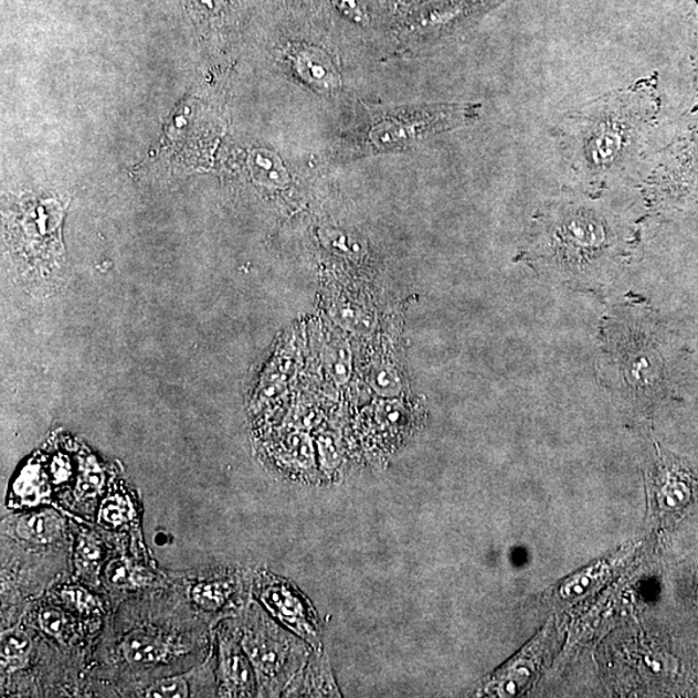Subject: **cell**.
<instances>
[{
	"instance_id": "obj_1",
	"label": "cell",
	"mask_w": 698,
	"mask_h": 698,
	"mask_svg": "<svg viewBox=\"0 0 698 698\" xmlns=\"http://www.w3.org/2000/svg\"><path fill=\"white\" fill-rule=\"evenodd\" d=\"M656 78L614 91L583 105L564 126L568 159L577 172L601 180L641 155L644 136L658 112Z\"/></svg>"
},
{
	"instance_id": "obj_2",
	"label": "cell",
	"mask_w": 698,
	"mask_h": 698,
	"mask_svg": "<svg viewBox=\"0 0 698 698\" xmlns=\"http://www.w3.org/2000/svg\"><path fill=\"white\" fill-rule=\"evenodd\" d=\"M626 231L616 219L586 203H558L535 225V253L565 271L580 272L620 254Z\"/></svg>"
},
{
	"instance_id": "obj_3",
	"label": "cell",
	"mask_w": 698,
	"mask_h": 698,
	"mask_svg": "<svg viewBox=\"0 0 698 698\" xmlns=\"http://www.w3.org/2000/svg\"><path fill=\"white\" fill-rule=\"evenodd\" d=\"M479 108L473 104L432 105L391 112L370 127L360 150L369 155L406 148L427 136L474 123Z\"/></svg>"
},
{
	"instance_id": "obj_4",
	"label": "cell",
	"mask_w": 698,
	"mask_h": 698,
	"mask_svg": "<svg viewBox=\"0 0 698 698\" xmlns=\"http://www.w3.org/2000/svg\"><path fill=\"white\" fill-rule=\"evenodd\" d=\"M261 601L273 613V616L283 621L299 636L309 643L318 641V630L313 612L308 603L298 591L286 583L278 581H264L260 590Z\"/></svg>"
},
{
	"instance_id": "obj_5",
	"label": "cell",
	"mask_w": 698,
	"mask_h": 698,
	"mask_svg": "<svg viewBox=\"0 0 698 698\" xmlns=\"http://www.w3.org/2000/svg\"><path fill=\"white\" fill-rule=\"evenodd\" d=\"M242 647L262 680H275L285 669L288 646L277 634L264 627H253L244 635Z\"/></svg>"
},
{
	"instance_id": "obj_6",
	"label": "cell",
	"mask_w": 698,
	"mask_h": 698,
	"mask_svg": "<svg viewBox=\"0 0 698 698\" xmlns=\"http://www.w3.org/2000/svg\"><path fill=\"white\" fill-rule=\"evenodd\" d=\"M250 659L236 643H220V671L225 687L236 696H250L254 690V677Z\"/></svg>"
},
{
	"instance_id": "obj_7",
	"label": "cell",
	"mask_w": 698,
	"mask_h": 698,
	"mask_svg": "<svg viewBox=\"0 0 698 698\" xmlns=\"http://www.w3.org/2000/svg\"><path fill=\"white\" fill-rule=\"evenodd\" d=\"M123 654L128 663L150 665L165 662L172 648L161 636L147 632H134L125 637Z\"/></svg>"
},
{
	"instance_id": "obj_8",
	"label": "cell",
	"mask_w": 698,
	"mask_h": 698,
	"mask_svg": "<svg viewBox=\"0 0 698 698\" xmlns=\"http://www.w3.org/2000/svg\"><path fill=\"white\" fill-rule=\"evenodd\" d=\"M295 64L302 77L317 89L328 91L339 86V75L330 59L320 50L307 47L298 52Z\"/></svg>"
},
{
	"instance_id": "obj_9",
	"label": "cell",
	"mask_w": 698,
	"mask_h": 698,
	"mask_svg": "<svg viewBox=\"0 0 698 698\" xmlns=\"http://www.w3.org/2000/svg\"><path fill=\"white\" fill-rule=\"evenodd\" d=\"M63 529L62 518L55 511L44 510L22 516L18 521L17 533L24 541L49 544L62 536Z\"/></svg>"
},
{
	"instance_id": "obj_10",
	"label": "cell",
	"mask_w": 698,
	"mask_h": 698,
	"mask_svg": "<svg viewBox=\"0 0 698 698\" xmlns=\"http://www.w3.org/2000/svg\"><path fill=\"white\" fill-rule=\"evenodd\" d=\"M105 574L112 585L119 588L142 586L151 579V575L146 572V569L126 559L110 561L108 567H106Z\"/></svg>"
},
{
	"instance_id": "obj_11",
	"label": "cell",
	"mask_w": 698,
	"mask_h": 698,
	"mask_svg": "<svg viewBox=\"0 0 698 698\" xmlns=\"http://www.w3.org/2000/svg\"><path fill=\"white\" fill-rule=\"evenodd\" d=\"M326 369L338 383H346L351 377L352 358L349 347L343 341H336L328 347L325 356Z\"/></svg>"
},
{
	"instance_id": "obj_12",
	"label": "cell",
	"mask_w": 698,
	"mask_h": 698,
	"mask_svg": "<svg viewBox=\"0 0 698 698\" xmlns=\"http://www.w3.org/2000/svg\"><path fill=\"white\" fill-rule=\"evenodd\" d=\"M32 648L29 637L20 632H11L3 637L2 662L7 667L19 669L28 662Z\"/></svg>"
},
{
	"instance_id": "obj_13",
	"label": "cell",
	"mask_w": 698,
	"mask_h": 698,
	"mask_svg": "<svg viewBox=\"0 0 698 698\" xmlns=\"http://www.w3.org/2000/svg\"><path fill=\"white\" fill-rule=\"evenodd\" d=\"M192 597L204 611H218L226 602L228 588L220 582H203L194 586Z\"/></svg>"
},
{
	"instance_id": "obj_14",
	"label": "cell",
	"mask_w": 698,
	"mask_h": 698,
	"mask_svg": "<svg viewBox=\"0 0 698 698\" xmlns=\"http://www.w3.org/2000/svg\"><path fill=\"white\" fill-rule=\"evenodd\" d=\"M368 381L371 389L383 398L398 396L401 391V381L396 370L384 363L370 370Z\"/></svg>"
},
{
	"instance_id": "obj_15",
	"label": "cell",
	"mask_w": 698,
	"mask_h": 698,
	"mask_svg": "<svg viewBox=\"0 0 698 698\" xmlns=\"http://www.w3.org/2000/svg\"><path fill=\"white\" fill-rule=\"evenodd\" d=\"M105 475L95 459L89 458L82 463L78 493L81 497L94 498L104 489Z\"/></svg>"
},
{
	"instance_id": "obj_16",
	"label": "cell",
	"mask_w": 698,
	"mask_h": 698,
	"mask_svg": "<svg viewBox=\"0 0 698 698\" xmlns=\"http://www.w3.org/2000/svg\"><path fill=\"white\" fill-rule=\"evenodd\" d=\"M14 490L30 504L38 503V500H41L49 491L40 468L38 467L25 469L18 483L14 484Z\"/></svg>"
},
{
	"instance_id": "obj_17",
	"label": "cell",
	"mask_w": 698,
	"mask_h": 698,
	"mask_svg": "<svg viewBox=\"0 0 698 698\" xmlns=\"http://www.w3.org/2000/svg\"><path fill=\"white\" fill-rule=\"evenodd\" d=\"M131 505L119 496L106 498L101 510V521L110 527L124 526L131 520Z\"/></svg>"
},
{
	"instance_id": "obj_18",
	"label": "cell",
	"mask_w": 698,
	"mask_h": 698,
	"mask_svg": "<svg viewBox=\"0 0 698 698\" xmlns=\"http://www.w3.org/2000/svg\"><path fill=\"white\" fill-rule=\"evenodd\" d=\"M146 697L151 698H186L191 696L188 681L183 677H172L158 680L146 690Z\"/></svg>"
},
{
	"instance_id": "obj_19",
	"label": "cell",
	"mask_w": 698,
	"mask_h": 698,
	"mask_svg": "<svg viewBox=\"0 0 698 698\" xmlns=\"http://www.w3.org/2000/svg\"><path fill=\"white\" fill-rule=\"evenodd\" d=\"M77 556L82 567H95L103 556L102 543L97 537L91 533L83 535L77 546Z\"/></svg>"
},
{
	"instance_id": "obj_20",
	"label": "cell",
	"mask_w": 698,
	"mask_h": 698,
	"mask_svg": "<svg viewBox=\"0 0 698 698\" xmlns=\"http://www.w3.org/2000/svg\"><path fill=\"white\" fill-rule=\"evenodd\" d=\"M63 601L75 611L89 613L96 609V599L83 588H66L62 593Z\"/></svg>"
},
{
	"instance_id": "obj_21",
	"label": "cell",
	"mask_w": 698,
	"mask_h": 698,
	"mask_svg": "<svg viewBox=\"0 0 698 698\" xmlns=\"http://www.w3.org/2000/svg\"><path fill=\"white\" fill-rule=\"evenodd\" d=\"M40 625L45 634L55 639H63L66 618L63 612L56 609H44L40 614Z\"/></svg>"
},
{
	"instance_id": "obj_22",
	"label": "cell",
	"mask_w": 698,
	"mask_h": 698,
	"mask_svg": "<svg viewBox=\"0 0 698 698\" xmlns=\"http://www.w3.org/2000/svg\"><path fill=\"white\" fill-rule=\"evenodd\" d=\"M318 451H320V458L324 467L334 468L338 463V451L330 437H321L318 442Z\"/></svg>"
},
{
	"instance_id": "obj_23",
	"label": "cell",
	"mask_w": 698,
	"mask_h": 698,
	"mask_svg": "<svg viewBox=\"0 0 698 698\" xmlns=\"http://www.w3.org/2000/svg\"><path fill=\"white\" fill-rule=\"evenodd\" d=\"M338 9L355 21L362 22L366 19L363 14L361 0H334Z\"/></svg>"
},
{
	"instance_id": "obj_24",
	"label": "cell",
	"mask_w": 698,
	"mask_h": 698,
	"mask_svg": "<svg viewBox=\"0 0 698 698\" xmlns=\"http://www.w3.org/2000/svg\"><path fill=\"white\" fill-rule=\"evenodd\" d=\"M292 452L302 465L313 459V445L306 437L297 436L292 443Z\"/></svg>"
},
{
	"instance_id": "obj_25",
	"label": "cell",
	"mask_w": 698,
	"mask_h": 698,
	"mask_svg": "<svg viewBox=\"0 0 698 698\" xmlns=\"http://www.w3.org/2000/svg\"><path fill=\"white\" fill-rule=\"evenodd\" d=\"M51 473L55 483H64L70 479L72 469L70 465V461H66L64 457H57L53 459L51 465Z\"/></svg>"
},
{
	"instance_id": "obj_26",
	"label": "cell",
	"mask_w": 698,
	"mask_h": 698,
	"mask_svg": "<svg viewBox=\"0 0 698 698\" xmlns=\"http://www.w3.org/2000/svg\"><path fill=\"white\" fill-rule=\"evenodd\" d=\"M402 409L396 405H390L382 412L383 420L389 424H396L402 421Z\"/></svg>"
},
{
	"instance_id": "obj_27",
	"label": "cell",
	"mask_w": 698,
	"mask_h": 698,
	"mask_svg": "<svg viewBox=\"0 0 698 698\" xmlns=\"http://www.w3.org/2000/svg\"><path fill=\"white\" fill-rule=\"evenodd\" d=\"M195 3L204 11H215L220 3H222V0H195Z\"/></svg>"
}]
</instances>
